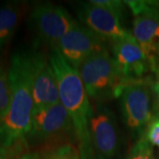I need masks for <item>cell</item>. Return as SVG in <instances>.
Segmentation results:
<instances>
[{"label":"cell","mask_w":159,"mask_h":159,"mask_svg":"<svg viewBox=\"0 0 159 159\" xmlns=\"http://www.w3.org/2000/svg\"><path fill=\"white\" fill-rule=\"evenodd\" d=\"M39 51L37 46L13 52L8 69L11 105L0 123V146L11 148L28 134L34 111L33 85Z\"/></svg>","instance_id":"6da1fadb"},{"label":"cell","mask_w":159,"mask_h":159,"mask_svg":"<svg viewBox=\"0 0 159 159\" xmlns=\"http://www.w3.org/2000/svg\"><path fill=\"white\" fill-rule=\"evenodd\" d=\"M49 57L57 77L60 102L73 121L80 159H97L89 134L92 104L79 74L57 49H51Z\"/></svg>","instance_id":"7a4b0ae2"},{"label":"cell","mask_w":159,"mask_h":159,"mask_svg":"<svg viewBox=\"0 0 159 159\" xmlns=\"http://www.w3.org/2000/svg\"><path fill=\"white\" fill-rule=\"evenodd\" d=\"M76 70L91 103H105L113 98H119L127 85L109 49L88 57Z\"/></svg>","instance_id":"3957f363"},{"label":"cell","mask_w":159,"mask_h":159,"mask_svg":"<svg viewBox=\"0 0 159 159\" xmlns=\"http://www.w3.org/2000/svg\"><path fill=\"white\" fill-rule=\"evenodd\" d=\"M153 96L152 82L146 79L126 85L119 97L124 124L136 142L145 135L153 119Z\"/></svg>","instance_id":"277c9868"},{"label":"cell","mask_w":159,"mask_h":159,"mask_svg":"<svg viewBox=\"0 0 159 159\" xmlns=\"http://www.w3.org/2000/svg\"><path fill=\"white\" fill-rule=\"evenodd\" d=\"M76 141L73 121L61 102L56 105L34 110L31 126L24 141L37 145L47 142Z\"/></svg>","instance_id":"5b68a950"},{"label":"cell","mask_w":159,"mask_h":159,"mask_svg":"<svg viewBox=\"0 0 159 159\" xmlns=\"http://www.w3.org/2000/svg\"><path fill=\"white\" fill-rule=\"evenodd\" d=\"M134 15L133 35L150 64L151 71L159 64V1H124Z\"/></svg>","instance_id":"8992f818"},{"label":"cell","mask_w":159,"mask_h":159,"mask_svg":"<svg viewBox=\"0 0 159 159\" xmlns=\"http://www.w3.org/2000/svg\"><path fill=\"white\" fill-rule=\"evenodd\" d=\"M89 134L97 159H117L122 148V134L114 112L103 102H93Z\"/></svg>","instance_id":"52a82bcc"},{"label":"cell","mask_w":159,"mask_h":159,"mask_svg":"<svg viewBox=\"0 0 159 159\" xmlns=\"http://www.w3.org/2000/svg\"><path fill=\"white\" fill-rule=\"evenodd\" d=\"M29 18V25L36 36L35 45L43 43L51 49L78 24L62 6L48 2L35 4Z\"/></svg>","instance_id":"ba28073f"},{"label":"cell","mask_w":159,"mask_h":159,"mask_svg":"<svg viewBox=\"0 0 159 159\" xmlns=\"http://www.w3.org/2000/svg\"><path fill=\"white\" fill-rule=\"evenodd\" d=\"M108 41L86 26L77 24L65 34L54 48L71 66L77 69L88 57L108 50ZM53 49V48H52Z\"/></svg>","instance_id":"9c48e42d"},{"label":"cell","mask_w":159,"mask_h":159,"mask_svg":"<svg viewBox=\"0 0 159 159\" xmlns=\"http://www.w3.org/2000/svg\"><path fill=\"white\" fill-rule=\"evenodd\" d=\"M112 56L120 75L128 85L142 80L151 71L150 64L133 34L111 43Z\"/></svg>","instance_id":"30bf717a"},{"label":"cell","mask_w":159,"mask_h":159,"mask_svg":"<svg viewBox=\"0 0 159 159\" xmlns=\"http://www.w3.org/2000/svg\"><path fill=\"white\" fill-rule=\"evenodd\" d=\"M76 13L81 23L111 43L128 36L119 18L111 12L96 6L91 1L79 3Z\"/></svg>","instance_id":"8fae6325"},{"label":"cell","mask_w":159,"mask_h":159,"mask_svg":"<svg viewBox=\"0 0 159 159\" xmlns=\"http://www.w3.org/2000/svg\"><path fill=\"white\" fill-rule=\"evenodd\" d=\"M34 110L56 105L60 102L57 77L50 57L39 51L33 85Z\"/></svg>","instance_id":"7c38bea8"},{"label":"cell","mask_w":159,"mask_h":159,"mask_svg":"<svg viewBox=\"0 0 159 159\" xmlns=\"http://www.w3.org/2000/svg\"><path fill=\"white\" fill-rule=\"evenodd\" d=\"M20 16V4L9 2L0 6V54L14 33Z\"/></svg>","instance_id":"4fadbf2b"},{"label":"cell","mask_w":159,"mask_h":159,"mask_svg":"<svg viewBox=\"0 0 159 159\" xmlns=\"http://www.w3.org/2000/svg\"><path fill=\"white\" fill-rule=\"evenodd\" d=\"M11 105V89L8 71L0 61V123L6 118Z\"/></svg>","instance_id":"5bb4252c"},{"label":"cell","mask_w":159,"mask_h":159,"mask_svg":"<svg viewBox=\"0 0 159 159\" xmlns=\"http://www.w3.org/2000/svg\"><path fill=\"white\" fill-rule=\"evenodd\" d=\"M40 159H80L78 148L72 143L57 145L40 156Z\"/></svg>","instance_id":"9a60e30c"},{"label":"cell","mask_w":159,"mask_h":159,"mask_svg":"<svg viewBox=\"0 0 159 159\" xmlns=\"http://www.w3.org/2000/svg\"><path fill=\"white\" fill-rule=\"evenodd\" d=\"M125 159H156L153 146L143 136L134 143Z\"/></svg>","instance_id":"2e32d148"},{"label":"cell","mask_w":159,"mask_h":159,"mask_svg":"<svg viewBox=\"0 0 159 159\" xmlns=\"http://www.w3.org/2000/svg\"><path fill=\"white\" fill-rule=\"evenodd\" d=\"M92 4L100 6L103 9L111 12L121 21L124 18L125 12V2L120 0H94L91 1Z\"/></svg>","instance_id":"e0dca14e"},{"label":"cell","mask_w":159,"mask_h":159,"mask_svg":"<svg viewBox=\"0 0 159 159\" xmlns=\"http://www.w3.org/2000/svg\"><path fill=\"white\" fill-rule=\"evenodd\" d=\"M144 136L152 146L159 148V117H154L152 119Z\"/></svg>","instance_id":"ac0fdd59"},{"label":"cell","mask_w":159,"mask_h":159,"mask_svg":"<svg viewBox=\"0 0 159 159\" xmlns=\"http://www.w3.org/2000/svg\"><path fill=\"white\" fill-rule=\"evenodd\" d=\"M155 80L152 83V89H153V95L155 97V102H154L153 108V118L154 117H159V64L153 71Z\"/></svg>","instance_id":"d6986e66"},{"label":"cell","mask_w":159,"mask_h":159,"mask_svg":"<svg viewBox=\"0 0 159 159\" xmlns=\"http://www.w3.org/2000/svg\"><path fill=\"white\" fill-rule=\"evenodd\" d=\"M13 148L0 146V159H11L13 157Z\"/></svg>","instance_id":"ffe728a7"},{"label":"cell","mask_w":159,"mask_h":159,"mask_svg":"<svg viewBox=\"0 0 159 159\" xmlns=\"http://www.w3.org/2000/svg\"><path fill=\"white\" fill-rule=\"evenodd\" d=\"M18 159H40V154L36 153V152L26 153Z\"/></svg>","instance_id":"44dd1931"}]
</instances>
